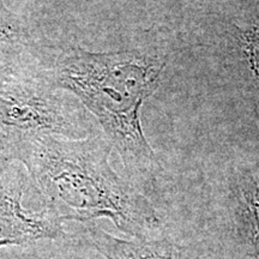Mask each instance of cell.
<instances>
[{
  "mask_svg": "<svg viewBox=\"0 0 259 259\" xmlns=\"http://www.w3.org/2000/svg\"><path fill=\"white\" fill-rule=\"evenodd\" d=\"M50 259H66V258H50Z\"/></svg>",
  "mask_w": 259,
  "mask_h": 259,
  "instance_id": "10",
  "label": "cell"
},
{
  "mask_svg": "<svg viewBox=\"0 0 259 259\" xmlns=\"http://www.w3.org/2000/svg\"><path fill=\"white\" fill-rule=\"evenodd\" d=\"M245 211L250 226V242L252 258L259 259V184L251 181L242 190Z\"/></svg>",
  "mask_w": 259,
  "mask_h": 259,
  "instance_id": "6",
  "label": "cell"
},
{
  "mask_svg": "<svg viewBox=\"0 0 259 259\" xmlns=\"http://www.w3.org/2000/svg\"><path fill=\"white\" fill-rule=\"evenodd\" d=\"M15 143L14 139L0 134V173L15 161Z\"/></svg>",
  "mask_w": 259,
  "mask_h": 259,
  "instance_id": "8",
  "label": "cell"
},
{
  "mask_svg": "<svg viewBox=\"0 0 259 259\" xmlns=\"http://www.w3.org/2000/svg\"><path fill=\"white\" fill-rule=\"evenodd\" d=\"M0 10H5L4 5H3V2H2V0H0Z\"/></svg>",
  "mask_w": 259,
  "mask_h": 259,
  "instance_id": "9",
  "label": "cell"
},
{
  "mask_svg": "<svg viewBox=\"0 0 259 259\" xmlns=\"http://www.w3.org/2000/svg\"><path fill=\"white\" fill-rule=\"evenodd\" d=\"M242 46L252 72L259 77V24L242 34Z\"/></svg>",
  "mask_w": 259,
  "mask_h": 259,
  "instance_id": "7",
  "label": "cell"
},
{
  "mask_svg": "<svg viewBox=\"0 0 259 259\" xmlns=\"http://www.w3.org/2000/svg\"><path fill=\"white\" fill-rule=\"evenodd\" d=\"M92 130L85 107L52 85L36 67H0V134L15 142L42 135L80 139Z\"/></svg>",
  "mask_w": 259,
  "mask_h": 259,
  "instance_id": "3",
  "label": "cell"
},
{
  "mask_svg": "<svg viewBox=\"0 0 259 259\" xmlns=\"http://www.w3.org/2000/svg\"><path fill=\"white\" fill-rule=\"evenodd\" d=\"M32 187L27 170L17 161L0 173V247L65 235L63 222L46 204L38 210L25 206L24 198Z\"/></svg>",
  "mask_w": 259,
  "mask_h": 259,
  "instance_id": "4",
  "label": "cell"
},
{
  "mask_svg": "<svg viewBox=\"0 0 259 259\" xmlns=\"http://www.w3.org/2000/svg\"><path fill=\"white\" fill-rule=\"evenodd\" d=\"M112 149L99 134L80 139L42 135L16 142L15 161L59 221L105 218L125 234L149 240L160 229V218L153 204L113 170Z\"/></svg>",
  "mask_w": 259,
  "mask_h": 259,
  "instance_id": "1",
  "label": "cell"
},
{
  "mask_svg": "<svg viewBox=\"0 0 259 259\" xmlns=\"http://www.w3.org/2000/svg\"><path fill=\"white\" fill-rule=\"evenodd\" d=\"M84 236L106 259H190L180 246L167 239L124 240L95 227H88Z\"/></svg>",
  "mask_w": 259,
  "mask_h": 259,
  "instance_id": "5",
  "label": "cell"
},
{
  "mask_svg": "<svg viewBox=\"0 0 259 259\" xmlns=\"http://www.w3.org/2000/svg\"><path fill=\"white\" fill-rule=\"evenodd\" d=\"M35 67L95 115L126 167L154 168L157 161L143 134L141 108L160 85L164 61L135 50L99 53L76 47Z\"/></svg>",
  "mask_w": 259,
  "mask_h": 259,
  "instance_id": "2",
  "label": "cell"
}]
</instances>
